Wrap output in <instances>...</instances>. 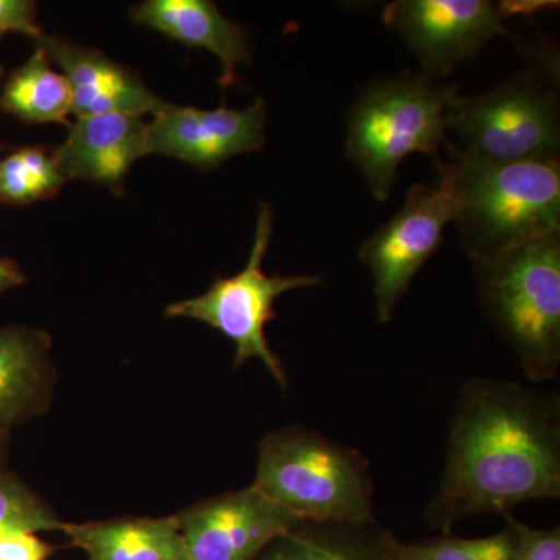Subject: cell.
Segmentation results:
<instances>
[{
    "mask_svg": "<svg viewBox=\"0 0 560 560\" xmlns=\"http://www.w3.org/2000/svg\"><path fill=\"white\" fill-rule=\"evenodd\" d=\"M68 183L54 154L22 147L0 158V205L27 206L55 197Z\"/></svg>",
    "mask_w": 560,
    "mask_h": 560,
    "instance_id": "d6986e66",
    "label": "cell"
},
{
    "mask_svg": "<svg viewBox=\"0 0 560 560\" xmlns=\"http://www.w3.org/2000/svg\"><path fill=\"white\" fill-rule=\"evenodd\" d=\"M21 33L38 39L43 35L36 24V3L32 0H0V36Z\"/></svg>",
    "mask_w": 560,
    "mask_h": 560,
    "instance_id": "603a6c76",
    "label": "cell"
},
{
    "mask_svg": "<svg viewBox=\"0 0 560 560\" xmlns=\"http://www.w3.org/2000/svg\"><path fill=\"white\" fill-rule=\"evenodd\" d=\"M61 530L88 560H187L176 517L65 523Z\"/></svg>",
    "mask_w": 560,
    "mask_h": 560,
    "instance_id": "2e32d148",
    "label": "cell"
},
{
    "mask_svg": "<svg viewBox=\"0 0 560 560\" xmlns=\"http://www.w3.org/2000/svg\"><path fill=\"white\" fill-rule=\"evenodd\" d=\"M541 69L525 70L485 94L456 95L448 125L460 142L456 149L486 161L559 160L558 92Z\"/></svg>",
    "mask_w": 560,
    "mask_h": 560,
    "instance_id": "52a82bcc",
    "label": "cell"
},
{
    "mask_svg": "<svg viewBox=\"0 0 560 560\" xmlns=\"http://www.w3.org/2000/svg\"><path fill=\"white\" fill-rule=\"evenodd\" d=\"M544 2L490 0H399L383 11V22L399 33L419 61L420 72L444 79L493 38L508 35L504 21L544 10Z\"/></svg>",
    "mask_w": 560,
    "mask_h": 560,
    "instance_id": "ba28073f",
    "label": "cell"
},
{
    "mask_svg": "<svg viewBox=\"0 0 560 560\" xmlns=\"http://www.w3.org/2000/svg\"><path fill=\"white\" fill-rule=\"evenodd\" d=\"M130 14L136 24L215 55L223 68L219 79L223 90L235 83L238 66L250 62L248 32L209 0H145L136 3Z\"/></svg>",
    "mask_w": 560,
    "mask_h": 560,
    "instance_id": "5bb4252c",
    "label": "cell"
},
{
    "mask_svg": "<svg viewBox=\"0 0 560 560\" xmlns=\"http://www.w3.org/2000/svg\"><path fill=\"white\" fill-rule=\"evenodd\" d=\"M452 161L436 165L451 191L464 249L492 259L560 232V162H497L448 145Z\"/></svg>",
    "mask_w": 560,
    "mask_h": 560,
    "instance_id": "7a4b0ae2",
    "label": "cell"
},
{
    "mask_svg": "<svg viewBox=\"0 0 560 560\" xmlns=\"http://www.w3.org/2000/svg\"><path fill=\"white\" fill-rule=\"evenodd\" d=\"M5 150V145H3L2 139H0V153Z\"/></svg>",
    "mask_w": 560,
    "mask_h": 560,
    "instance_id": "4316f807",
    "label": "cell"
},
{
    "mask_svg": "<svg viewBox=\"0 0 560 560\" xmlns=\"http://www.w3.org/2000/svg\"><path fill=\"white\" fill-rule=\"evenodd\" d=\"M176 518L187 560H256L301 523L253 485L194 504Z\"/></svg>",
    "mask_w": 560,
    "mask_h": 560,
    "instance_id": "30bf717a",
    "label": "cell"
},
{
    "mask_svg": "<svg viewBox=\"0 0 560 560\" xmlns=\"http://www.w3.org/2000/svg\"><path fill=\"white\" fill-rule=\"evenodd\" d=\"M272 209L261 202L248 264L231 278H217L210 289L198 296L173 302L165 308L167 318H189L208 324L234 342V366L249 360L265 364L276 383L285 390L289 377L267 338V326L276 318L275 302L291 290L307 289L324 282L318 276H270L264 259L270 248Z\"/></svg>",
    "mask_w": 560,
    "mask_h": 560,
    "instance_id": "8992f818",
    "label": "cell"
},
{
    "mask_svg": "<svg viewBox=\"0 0 560 560\" xmlns=\"http://www.w3.org/2000/svg\"><path fill=\"white\" fill-rule=\"evenodd\" d=\"M560 497V397L525 383L475 377L464 383L448 430L440 488L427 523L451 534L474 515Z\"/></svg>",
    "mask_w": 560,
    "mask_h": 560,
    "instance_id": "6da1fadb",
    "label": "cell"
},
{
    "mask_svg": "<svg viewBox=\"0 0 560 560\" xmlns=\"http://www.w3.org/2000/svg\"><path fill=\"white\" fill-rule=\"evenodd\" d=\"M65 522L58 517L38 493L9 471H0V534L10 530H61Z\"/></svg>",
    "mask_w": 560,
    "mask_h": 560,
    "instance_id": "44dd1931",
    "label": "cell"
},
{
    "mask_svg": "<svg viewBox=\"0 0 560 560\" xmlns=\"http://www.w3.org/2000/svg\"><path fill=\"white\" fill-rule=\"evenodd\" d=\"M486 318L534 383L560 372V232L474 261Z\"/></svg>",
    "mask_w": 560,
    "mask_h": 560,
    "instance_id": "5b68a950",
    "label": "cell"
},
{
    "mask_svg": "<svg viewBox=\"0 0 560 560\" xmlns=\"http://www.w3.org/2000/svg\"><path fill=\"white\" fill-rule=\"evenodd\" d=\"M147 128L138 114L79 117L54 156L66 179L102 184L120 195L135 162L147 156Z\"/></svg>",
    "mask_w": 560,
    "mask_h": 560,
    "instance_id": "4fadbf2b",
    "label": "cell"
},
{
    "mask_svg": "<svg viewBox=\"0 0 560 560\" xmlns=\"http://www.w3.org/2000/svg\"><path fill=\"white\" fill-rule=\"evenodd\" d=\"M36 44L68 80L72 114L77 117L113 113L156 116L171 106L151 92L135 72L117 65L101 50L46 33Z\"/></svg>",
    "mask_w": 560,
    "mask_h": 560,
    "instance_id": "7c38bea8",
    "label": "cell"
},
{
    "mask_svg": "<svg viewBox=\"0 0 560 560\" xmlns=\"http://www.w3.org/2000/svg\"><path fill=\"white\" fill-rule=\"evenodd\" d=\"M0 110L31 124H68L66 117L72 113L68 80L51 68L49 57L39 46L3 83Z\"/></svg>",
    "mask_w": 560,
    "mask_h": 560,
    "instance_id": "ac0fdd59",
    "label": "cell"
},
{
    "mask_svg": "<svg viewBox=\"0 0 560 560\" xmlns=\"http://www.w3.org/2000/svg\"><path fill=\"white\" fill-rule=\"evenodd\" d=\"M456 95V84L422 72L382 77L359 92L346 114V156L375 200H388L401 161L410 154L423 153L440 164Z\"/></svg>",
    "mask_w": 560,
    "mask_h": 560,
    "instance_id": "3957f363",
    "label": "cell"
},
{
    "mask_svg": "<svg viewBox=\"0 0 560 560\" xmlns=\"http://www.w3.org/2000/svg\"><path fill=\"white\" fill-rule=\"evenodd\" d=\"M50 337L43 330L0 329V430L39 415L50 394Z\"/></svg>",
    "mask_w": 560,
    "mask_h": 560,
    "instance_id": "9a60e30c",
    "label": "cell"
},
{
    "mask_svg": "<svg viewBox=\"0 0 560 560\" xmlns=\"http://www.w3.org/2000/svg\"><path fill=\"white\" fill-rule=\"evenodd\" d=\"M54 548L27 530L0 534V560H47Z\"/></svg>",
    "mask_w": 560,
    "mask_h": 560,
    "instance_id": "cb8c5ba5",
    "label": "cell"
},
{
    "mask_svg": "<svg viewBox=\"0 0 560 560\" xmlns=\"http://www.w3.org/2000/svg\"><path fill=\"white\" fill-rule=\"evenodd\" d=\"M253 486L301 522H377L370 459L307 427L261 438Z\"/></svg>",
    "mask_w": 560,
    "mask_h": 560,
    "instance_id": "277c9868",
    "label": "cell"
},
{
    "mask_svg": "<svg viewBox=\"0 0 560 560\" xmlns=\"http://www.w3.org/2000/svg\"><path fill=\"white\" fill-rule=\"evenodd\" d=\"M265 127L264 98H257L246 109L171 105L149 121L147 156L158 154L200 171H213L231 158L260 150L265 145Z\"/></svg>",
    "mask_w": 560,
    "mask_h": 560,
    "instance_id": "8fae6325",
    "label": "cell"
},
{
    "mask_svg": "<svg viewBox=\"0 0 560 560\" xmlns=\"http://www.w3.org/2000/svg\"><path fill=\"white\" fill-rule=\"evenodd\" d=\"M2 79H3V69L0 68V83H2Z\"/></svg>",
    "mask_w": 560,
    "mask_h": 560,
    "instance_id": "83f0119b",
    "label": "cell"
},
{
    "mask_svg": "<svg viewBox=\"0 0 560 560\" xmlns=\"http://www.w3.org/2000/svg\"><path fill=\"white\" fill-rule=\"evenodd\" d=\"M24 272L21 271L20 265L9 257L0 256V294L25 283Z\"/></svg>",
    "mask_w": 560,
    "mask_h": 560,
    "instance_id": "d4e9b609",
    "label": "cell"
},
{
    "mask_svg": "<svg viewBox=\"0 0 560 560\" xmlns=\"http://www.w3.org/2000/svg\"><path fill=\"white\" fill-rule=\"evenodd\" d=\"M7 447H9V431L0 430V471H3L7 459Z\"/></svg>",
    "mask_w": 560,
    "mask_h": 560,
    "instance_id": "484cf974",
    "label": "cell"
},
{
    "mask_svg": "<svg viewBox=\"0 0 560 560\" xmlns=\"http://www.w3.org/2000/svg\"><path fill=\"white\" fill-rule=\"evenodd\" d=\"M360 523L301 522L271 541L256 560H396L394 537L385 533L375 544L353 539Z\"/></svg>",
    "mask_w": 560,
    "mask_h": 560,
    "instance_id": "e0dca14e",
    "label": "cell"
},
{
    "mask_svg": "<svg viewBox=\"0 0 560 560\" xmlns=\"http://www.w3.org/2000/svg\"><path fill=\"white\" fill-rule=\"evenodd\" d=\"M455 219V206L445 184H416L404 206L360 248V260L374 279L375 308L382 324L393 319L397 305L420 268L444 243V231Z\"/></svg>",
    "mask_w": 560,
    "mask_h": 560,
    "instance_id": "9c48e42d",
    "label": "cell"
},
{
    "mask_svg": "<svg viewBox=\"0 0 560 560\" xmlns=\"http://www.w3.org/2000/svg\"><path fill=\"white\" fill-rule=\"evenodd\" d=\"M517 545L512 560H560V529H536L512 517Z\"/></svg>",
    "mask_w": 560,
    "mask_h": 560,
    "instance_id": "7402d4cb",
    "label": "cell"
},
{
    "mask_svg": "<svg viewBox=\"0 0 560 560\" xmlns=\"http://www.w3.org/2000/svg\"><path fill=\"white\" fill-rule=\"evenodd\" d=\"M506 523L499 534L481 539H464L452 534L415 544L394 539L390 550L396 560H512L517 545L512 515L506 517Z\"/></svg>",
    "mask_w": 560,
    "mask_h": 560,
    "instance_id": "ffe728a7",
    "label": "cell"
}]
</instances>
